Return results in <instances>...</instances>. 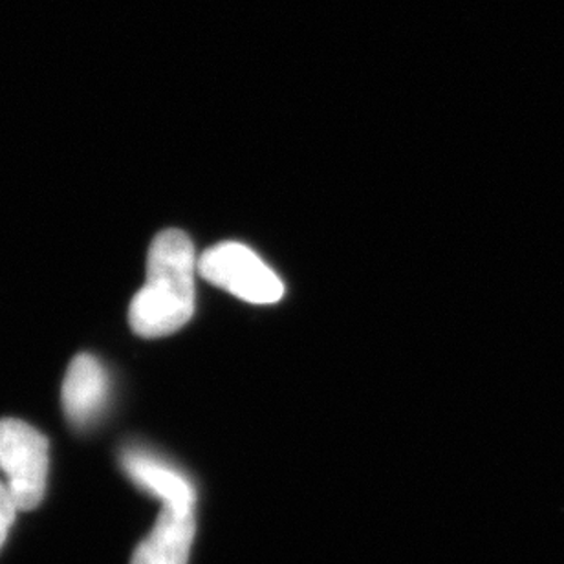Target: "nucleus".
I'll return each instance as SVG.
<instances>
[{
  "mask_svg": "<svg viewBox=\"0 0 564 564\" xmlns=\"http://www.w3.org/2000/svg\"><path fill=\"white\" fill-rule=\"evenodd\" d=\"M196 510L163 508L131 564H187L196 535Z\"/></svg>",
  "mask_w": 564,
  "mask_h": 564,
  "instance_id": "nucleus-6",
  "label": "nucleus"
},
{
  "mask_svg": "<svg viewBox=\"0 0 564 564\" xmlns=\"http://www.w3.org/2000/svg\"><path fill=\"white\" fill-rule=\"evenodd\" d=\"M202 279L251 304H273L284 295L278 273L240 242L213 246L198 259Z\"/></svg>",
  "mask_w": 564,
  "mask_h": 564,
  "instance_id": "nucleus-3",
  "label": "nucleus"
},
{
  "mask_svg": "<svg viewBox=\"0 0 564 564\" xmlns=\"http://www.w3.org/2000/svg\"><path fill=\"white\" fill-rule=\"evenodd\" d=\"M121 467L138 488L160 500L163 508L196 510L195 484L162 456L141 447H127L121 453Z\"/></svg>",
  "mask_w": 564,
  "mask_h": 564,
  "instance_id": "nucleus-4",
  "label": "nucleus"
},
{
  "mask_svg": "<svg viewBox=\"0 0 564 564\" xmlns=\"http://www.w3.org/2000/svg\"><path fill=\"white\" fill-rule=\"evenodd\" d=\"M63 409L77 429L93 425L104 414L110 398V380L93 354H77L63 381Z\"/></svg>",
  "mask_w": 564,
  "mask_h": 564,
  "instance_id": "nucleus-5",
  "label": "nucleus"
},
{
  "mask_svg": "<svg viewBox=\"0 0 564 564\" xmlns=\"http://www.w3.org/2000/svg\"><path fill=\"white\" fill-rule=\"evenodd\" d=\"M198 259L189 237L165 229L152 240L147 279L129 308V325L145 339L171 336L195 314Z\"/></svg>",
  "mask_w": 564,
  "mask_h": 564,
  "instance_id": "nucleus-1",
  "label": "nucleus"
},
{
  "mask_svg": "<svg viewBox=\"0 0 564 564\" xmlns=\"http://www.w3.org/2000/svg\"><path fill=\"white\" fill-rule=\"evenodd\" d=\"M48 438L30 423L0 420V475L19 511L43 502L48 482Z\"/></svg>",
  "mask_w": 564,
  "mask_h": 564,
  "instance_id": "nucleus-2",
  "label": "nucleus"
},
{
  "mask_svg": "<svg viewBox=\"0 0 564 564\" xmlns=\"http://www.w3.org/2000/svg\"><path fill=\"white\" fill-rule=\"evenodd\" d=\"M17 513H19V508H17L11 495L8 494V489L0 480V549H2V544H4L8 533H10L11 524L15 522Z\"/></svg>",
  "mask_w": 564,
  "mask_h": 564,
  "instance_id": "nucleus-7",
  "label": "nucleus"
}]
</instances>
